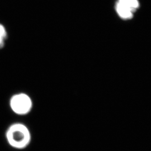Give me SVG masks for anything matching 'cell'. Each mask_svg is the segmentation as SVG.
<instances>
[{
    "label": "cell",
    "mask_w": 151,
    "mask_h": 151,
    "mask_svg": "<svg viewBox=\"0 0 151 151\" xmlns=\"http://www.w3.org/2000/svg\"><path fill=\"white\" fill-rule=\"evenodd\" d=\"M5 135L8 144L17 150L26 148L31 140L29 130L26 125L20 123L10 125L6 131Z\"/></svg>",
    "instance_id": "1"
},
{
    "label": "cell",
    "mask_w": 151,
    "mask_h": 151,
    "mask_svg": "<svg viewBox=\"0 0 151 151\" xmlns=\"http://www.w3.org/2000/svg\"><path fill=\"white\" fill-rule=\"evenodd\" d=\"M10 106L14 113L19 115H24L29 113L32 110V101L27 95L19 93L11 97Z\"/></svg>",
    "instance_id": "2"
},
{
    "label": "cell",
    "mask_w": 151,
    "mask_h": 151,
    "mask_svg": "<svg viewBox=\"0 0 151 151\" xmlns=\"http://www.w3.org/2000/svg\"><path fill=\"white\" fill-rule=\"evenodd\" d=\"M139 6L138 0H118L115 9L120 17L127 20L133 17V13Z\"/></svg>",
    "instance_id": "3"
},
{
    "label": "cell",
    "mask_w": 151,
    "mask_h": 151,
    "mask_svg": "<svg viewBox=\"0 0 151 151\" xmlns=\"http://www.w3.org/2000/svg\"><path fill=\"white\" fill-rule=\"evenodd\" d=\"M7 37V32L5 28L0 24V49L2 48L5 44V40Z\"/></svg>",
    "instance_id": "4"
}]
</instances>
